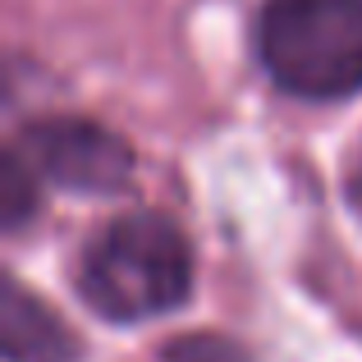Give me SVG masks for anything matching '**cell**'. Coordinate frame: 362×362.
Segmentation results:
<instances>
[{
    "label": "cell",
    "instance_id": "obj_6",
    "mask_svg": "<svg viewBox=\"0 0 362 362\" xmlns=\"http://www.w3.org/2000/svg\"><path fill=\"white\" fill-rule=\"evenodd\" d=\"M165 362H247V358L239 344H230L221 335H188L165 349Z\"/></svg>",
    "mask_w": 362,
    "mask_h": 362
},
{
    "label": "cell",
    "instance_id": "obj_3",
    "mask_svg": "<svg viewBox=\"0 0 362 362\" xmlns=\"http://www.w3.org/2000/svg\"><path fill=\"white\" fill-rule=\"evenodd\" d=\"M37 179L69 193H119L133 179V151L119 133L92 119H42L14 142Z\"/></svg>",
    "mask_w": 362,
    "mask_h": 362
},
{
    "label": "cell",
    "instance_id": "obj_5",
    "mask_svg": "<svg viewBox=\"0 0 362 362\" xmlns=\"http://www.w3.org/2000/svg\"><path fill=\"white\" fill-rule=\"evenodd\" d=\"M37 211V170L23 160V151L9 147L0 160V225L18 230Z\"/></svg>",
    "mask_w": 362,
    "mask_h": 362
},
{
    "label": "cell",
    "instance_id": "obj_4",
    "mask_svg": "<svg viewBox=\"0 0 362 362\" xmlns=\"http://www.w3.org/2000/svg\"><path fill=\"white\" fill-rule=\"evenodd\" d=\"M0 344L9 362H74L78 339L74 330L18 280H5L0 298Z\"/></svg>",
    "mask_w": 362,
    "mask_h": 362
},
{
    "label": "cell",
    "instance_id": "obj_1",
    "mask_svg": "<svg viewBox=\"0 0 362 362\" xmlns=\"http://www.w3.org/2000/svg\"><path fill=\"white\" fill-rule=\"evenodd\" d=\"M193 289V247L160 211L110 221L78 257V293L106 321H147L179 308Z\"/></svg>",
    "mask_w": 362,
    "mask_h": 362
},
{
    "label": "cell",
    "instance_id": "obj_2",
    "mask_svg": "<svg viewBox=\"0 0 362 362\" xmlns=\"http://www.w3.org/2000/svg\"><path fill=\"white\" fill-rule=\"evenodd\" d=\"M257 55L289 97H349L362 88V0H266Z\"/></svg>",
    "mask_w": 362,
    "mask_h": 362
}]
</instances>
